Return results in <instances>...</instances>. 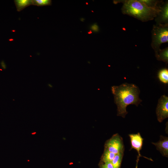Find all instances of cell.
<instances>
[{"label": "cell", "instance_id": "6da1fadb", "mask_svg": "<svg viewBox=\"0 0 168 168\" xmlns=\"http://www.w3.org/2000/svg\"><path fill=\"white\" fill-rule=\"evenodd\" d=\"M114 102L117 106V115L124 118L128 114L126 107L129 105L138 106L142 100L139 97L140 91L136 85L124 83L111 87Z\"/></svg>", "mask_w": 168, "mask_h": 168}, {"label": "cell", "instance_id": "7a4b0ae2", "mask_svg": "<svg viewBox=\"0 0 168 168\" xmlns=\"http://www.w3.org/2000/svg\"><path fill=\"white\" fill-rule=\"evenodd\" d=\"M123 3L121 10L124 14L135 18L142 21L152 20L159 10L150 7L139 0H118L114 3Z\"/></svg>", "mask_w": 168, "mask_h": 168}, {"label": "cell", "instance_id": "3957f363", "mask_svg": "<svg viewBox=\"0 0 168 168\" xmlns=\"http://www.w3.org/2000/svg\"><path fill=\"white\" fill-rule=\"evenodd\" d=\"M151 46L155 54L160 49L161 44L168 42V24H156L152 30Z\"/></svg>", "mask_w": 168, "mask_h": 168}, {"label": "cell", "instance_id": "277c9868", "mask_svg": "<svg viewBox=\"0 0 168 168\" xmlns=\"http://www.w3.org/2000/svg\"><path fill=\"white\" fill-rule=\"evenodd\" d=\"M105 149L108 150L115 154L124 152V147L122 138L118 133L114 135L106 142Z\"/></svg>", "mask_w": 168, "mask_h": 168}, {"label": "cell", "instance_id": "5b68a950", "mask_svg": "<svg viewBox=\"0 0 168 168\" xmlns=\"http://www.w3.org/2000/svg\"><path fill=\"white\" fill-rule=\"evenodd\" d=\"M157 119L162 122L168 117V97L165 95L161 96L159 99L156 110Z\"/></svg>", "mask_w": 168, "mask_h": 168}, {"label": "cell", "instance_id": "8992f818", "mask_svg": "<svg viewBox=\"0 0 168 168\" xmlns=\"http://www.w3.org/2000/svg\"><path fill=\"white\" fill-rule=\"evenodd\" d=\"M154 18L156 24H168V1L162 2Z\"/></svg>", "mask_w": 168, "mask_h": 168}, {"label": "cell", "instance_id": "52a82bcc", "mask_svg": "<svg viewBox=\"0 0 168 168\" xmlns=\"http://www.w3.org/2000/svg\"><path fill=\"white\" fill-rule=\"evenodd\" d=\"M130 141L131 147L130 150L134 149L136 150L138 153L137 160L138 161L140 157L143 156L140 153L143 145V138L142 137L140 133H138L136 134H130L128 135Z\"/></svg>", "mask_w": 168, "mask_h": 168}, {"label": "cell", "instance_id": "ba28073f", "mask_svg": "<svg viewBox=\"0 0 168 168\" xmlns=\"http://www.w3.org/2000/svg\"><path fill=\"white\" fill-rule=\"evenodd\" d=\"M156 149L164 156H168V138L162 135L160 136L159 140L156 142H152Z\"/></svg>", "mask_w": 168, "mask_h": 168}, {"label": "cell", "instance_id": "9c48e42d", "mask_svg": "<svg viewBox=\"0 0 168 168\" xmlns=\"http://www.w3.org/2000/svg\"><path fill=\"white\" fill-rule=\"evenodd\" d=\"M156 59L159 61H162L167 64L168 63V47L161 49H160L158 52L155 54Z\"/></svg>", "mask_w": 168, "mask_h": 168}, {"label": "cell", "instance_id": "30bf717a", "mask_svg": "<svg viewBox=\"0 0 168 168\" xmlns=\"http://www.w3.org/2000/svg\"><path fill=\"white\" fill-rule=\"evenodd\" d=\"M17 11L20 12L26 7L32 5V0H15Z\"/></svg>", "mask_w": 168, "mask_h": 168}, {"label": "cell", "instance_id": "8fae6325", "mask_svg": "<svg viewBox=\"0 0 168 168\" xmlns=\"http://www.w3.org/2000/svg\"><path fill=\"white\" fill-rule=\"evenodd\" d=\"M124 154V152H121L115 154L111 162L114 168H120Z\"/></svg>", "mask_w": 168, "mask_h": 168}, {"label": "cell", "instance_id": "7c38bea8", "mask_svg": "<svg viewBox=\"0 0 168 168\" xmlns=\"http://www.w3.org/2000/svg\"><path fill=\"white\" fill-rule=\"evenodd\" d=\"M115 154L108 150L105 149L102 156L101 162H111L114 159Z\"/></svg>", "mask_w": 168, "mask_h": 168}, {"label": "cell", "instance_id": "4fadbf2b", "mask_svg": "<svg viewBox=\"0 0 168 168\" xmlns=\"http://www.w3.org/2000/svg\"><path fill=\"white\" fill-rule=\"evenodd\" d=\"M158 77L161 82L166 84L168 83V70L164 68L161 70L158 73Z\"/></svg>", "mask_w": 168, "mask_h": 168}, {"label": "cell", "instance_id": "5bb4252c", "mask_svg": "<svg viewBox=\"0 0 168 168\" xmlns=\"http://www.w3.org/2000/svg\"><path fill=\"white\" fill-rule=\"evenodd\" d=\"M50 0H32V5L38 6H43L51 5Z\"/></svg>", "mask_w": 168, "mask_h": 168}, {"label": "cell", "instance_id": "9a60e30c", "mask_svg": "<svg viewBox=\"0 0 168 168\" xmlns=\"http://www.w3.org/2000/svg\"><path fill=\"white\" fill-rule=\"evenodd\" d=\"M100 168H114L111 163L110 162H101L100 163Z\"/></svg>", "mask_w": 168, "mask_h": 168}, {"label": "cell", "instance_id": "2e32d148", "mask_svg": "<svg viewBox=\"0 0 168 168\" xmlns=\"http://www.w3.org/2000/svg\"><path fill=\"white\" fill-rule=\"evenodd\" d=\"M91 30L95 32H97L99 30V28L96 24H95L92 25L91 27Z\"/></svg>", "mask_w": 168, "mask_h": 168}, {"label": "cell", "instance_id": "e0dca14e", "mask_svg": "<svg viewBox=\"0 0 168 168\" xmlns=\"http://www.w3.org/2000/svg\"><path fill=\"white\" fill-rule=\"evenodd\" d=\"M2 67L4 69H5L6 67V65L3 61H2L1 63Z\"/></svg>", "mask_w": 168, "mask_h": 168}, {"label": "cell", "instance_id": "ac0fdd59", "mask_svg": "<svg viewBox=\"0 0 168 168\" xmlns=\"http://www.w3.org/2000/svg\"><path fill=\"white\" fill-rule=\"evenodd\" d=\"M14 40L13 39H10L9 40V41H12Z\"/></svg>", "mask_w": 168, "mask_h": 168}, {"label": "cell", "instance_id": "d6986e66", "mask_svg": "<svg viewBox=\"0 0 168 168\" xmlns=\"http://www.w3.org/2000/svg\"><path fill=\"white\" fill-rule=\"evenodd\" d=\"M0 70H1V71H2V70L1 69H0Z\"/></svg>", "mask_w": 168, "mask_h": 168}]
</instances>
